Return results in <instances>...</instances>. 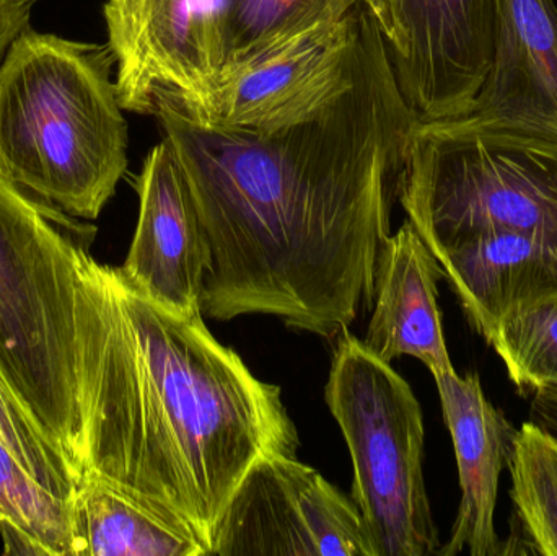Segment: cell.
Masks as SVG:
<instances>
[{
    "label": "cell",
    "instance_id": "6da1fadb",
    "mask_svg": "<svg viewBox=\"0 0 557 556\" xmlns=\"http://www.w3.org/2000/svg\"><path fill=\"white\" fill-rule=\"evenodd\" d=\"M156 118L208 238L205 316L228 322L263 313L333 338L372 307L419 120L369 7L357 10L336 87L290 123L224 127L173 110Z\"/></svg>",
    "mask_w": 557,
    "mask_h": 556
},
{
    "label": "cell",
    "instance_id": "7a4b0ae2",
    "mask_svg": "<svg viewBox=\"0 0 557 556\" xmlns=\"http://www.w3.org/2000/svg\"><path fill=\"white\" fill-rule=\"evenodd\" d=\"M85 470L212 538L245 473L268 454L297 457L281 387L260 381L206 326L103 264L87 345ZM82 472V473H84Z\"/></svg>",
    "mask_w": 557,
    "mask_h": 556
},
{
    "label": "cell",
    "instance_id": "3957f363",
    "mask_svg": "<svg viewBox=\"0 0 557 556\" xmlns=\"http://www.w3.org/2000/svg\"><path fill=\"white\" fill-rule=\"evenodd\" d=\"M97 227L0 176V371L81 479Z\"/></svg>",
    "mask_w": 557,
    "mask_h": 556
},
{
    "label": "cell",
    "instance_id": "277c9868",
    "mask_svg": "<svg viewBox=\"0 0 557 556\" xmlns=\"http://www.w3.org/2000/svg\"><path fill=\"white\" fill-rule=\"evenodd\" d=\"M110 46L28 26L0 65V176L94 221L127 172V123Z\"/></svg>",
    "mask_w": 557,
    "mask_h": 556
},
{
    "label": "cell",
    "instance_id": "5b68a950",
    "mask_svg": "<svg viewBox=\"0 0 557 556\" xmlns=\"http://www.w3.org/2000/svg\"><path fill=\"white\" fill-rule=\"evenodd\" d=\"M398 199L434 257L493 232L557 250V126L473 113L418 121Z\"/></svg>",
    "mask_w": 557,
    "mask_h": 556
},
{
    "label": "cell",
    "instance_id": "8992f818",
    "mask_svg": "<svg viewBox=\"0 0 557 556\" xmlns=\"http://www.w3.org/2000/svg\"><path fill=\"white\" fill-rule=\"evenodd\" d=\"M324 398L352 459V502L373 556H429L441 548L424 482V417L389 362L344 332Z\"/></svg>",
    "mask_w": 557,
    "mask_h": 556
},
{
    "label": "cell",
    "instance_id": "52a82bcc",
    "mask_svg": "<svg viewBox=\"0 0 557 556\" xmlns=\"http://www.w3.org/2000/svg\"><path fill=\"white\" fill-rule=\"evenodd\" d=\"M235 0H107L121 108L209 124L232 49Z\"/></svg>",
    "mask_w": 557,
    "mask_h": 556
},
{
    "label": "cell",
    "instance_id": "ba28073f",
    "mask_svg": "<svg viewBox=\"0 0 557 556\" xmlns=\"http://www.w3.org/2000/svg\"><path fill=\"white\" fill-rule=\"evenodd\" d=\"M373 556L359 509L297 457L268 454L222 512L211 556Z\"/></svg>",
    "mask_w": 557,
    "mask_h": 556
},
{
    "label": "cell",
    "instance_id": "9c48e42d",
    "mask_svg": "<svg viewBox=\"0 0 557 556\" xmlns=\"http://www.w3.org/2000/svg\"><path fill=\"white\" fill-rule=\"evenodd\" d=\"M388 9L389 59L418 120L467 114L493 61L496 0H388Z\"/></svg>",
    "mask_w": 557,
    "mask_h": 556
},
{
    "label": "cell",
    "instance_id": "30bf717a",
    "mask_svg": "<svg viewBox=\"0 0 557 556\" xmlns=\"http://www.w3.org/2000/svg\"><path fill=\"white\" fill-rule=\"evenodd\" d=\"M139 219L120 268L131 286L173 312L202 313L208 238L175 150L163 137L134 180Z\"/></svg>",
    "mask_w": 557,
    "mask_h": 556
},
{
    "label": "cell",
    "instance_id": "8fae6325",
    "mask_svg": "<svg viewBox=\"0 0 557 556\" xmlns=\"http://www.w3.org/2000/svg\"><path fill=\"white\" fill-rule=\"evenodd\" d=\"M357 9L225 72L209 124L271 129L317 107L346 72Z\"/></svg>",
    "mask_w": 557,
    "mask_h": 556
},
{
    "label": "cell",
    "instance_id": "7c38bea8",
    "mask_svg": "<svg viewBox=\"0 0 557 556\" xmlns=\"http://www.w3.org/2000/svg\"><path fill=\"white\" fill-rule=\"evenodd\" d=\"M444 420L450 431L460 477L461 502L451 538L438 556L509 555L507 542L496 531L497 493L509 469L517 428L494 407L476 374L457 371L434 375Z\"/></svg>",
    "mask_w": 557,
    "mask_h": 556
},
{
    "label": "cell",
    "instance_id": "4fadbf2b",
    "mask_svg": "<svg viewBox=\"0 0 557 556\" xmlns=\"http://www.w3.org/2000/svg\"><path fill=\"white\" fill-rule=\"evenodd\" d=\"M437 258L411 222L389 235L379 254L372 319L363 345L385 362L401 356L421 361L432 375L455 371L445 343Z\"/></svg>",
    "mask_w": 557,
    "mask_h": 556
},
{
    "label": "cell",
    "instance_id": "5bb4252c",
    "mask_svg": "<svg viewBox=\"0 0 557 556\" xmlns=\"http://www.w3.org/2000/svg\"><path fill=\"white\" fill-rule=\"evenodd\" d=\"M435 258L486 343L507 317L557 299V250L529 235H474Z\"/></svg>",
    "mask_w": 557,
    "mask_h": 556
},
{
    "label": "cell",
    "instance_id": "9a60e30c",
    "mask_svg": "<svg viewBox=\"0 0 557 556\" xmlns=\"http://www.w3.org/2000/svg\"><path fill=\"white\" fill-rule=\"evenodd\" d=\"M468 113L557 126L555 0H496L493 61Z\"/></svg>",
    "mask_w": 557,
    "mask_h": 556
},
{
    "label": "cell",
    "instance_id": "2e32d148",
    "mask_svg": "<svg viewBox=\"0 0 557 556\" xmlns=\"http://www.w3.org/2000/svg\"><path fill=\"white\" fill-rule=\"evenodd\" d=\"M74 556H209L178 519L85 470L71 499Z\"/></svg>",
    "mask_w": 557,
    "mask_h": 556
},
{
    "label": "cell",
    "instance_id": "e0dca14e",
    "mask_svg": "<svg viewBox=\"0 0 557 556\" xmlns=\"http://www.w3.org/2000/svg\"><path fill=\"white\" fill-rule=\"evenodd\" d=\"M359 5L369 7L388 39L393 29L388 0H235L225 72L318 26L343 22Z\"/></svg>",
    "mask_w": 557,
    "mask_h": 556
},
{
    "label": "cell",
    "instance_id": "ac0fdd59",
    "mask_svg": "<svg viewBox=\"0 0 557 556\" xmlns=\"http://www.w3.org/2000/svg\"><path fill=\"white\" fill-rule=\"evenodd\" d=\"M509 470L520 531L510 555H517L522 541L525 554L557 556L556 434L527 421L517 431Z\"/></svg>",
    "mask_w": 557,
    "mask_h": 556
},
{
    "label": "cell",
    "instance_id": "d6986e66",
    "mask_svg": "<svg viewBox=\"0 0 557 556\" xmlns=\"http://www.w3.org/2000/svg\"><path fill=\"white\" fill-rule=\"evenodd\" d=\"M0 526L35 539L48 556H74L71 503L39 485L2 443Z\"/></svg>",
    "mask_w": 557,
    "mask_h": 556
},
{
    "label": "cell",
    "instance_id": "ffe728a7",
    "mask_svg": "<svg viewBox=\"0 0 557 556\" xmlns=\"http://www.w3.org/2000/svg\"><path fill=\"white\" fill-rule=\"evenodd\" d=\"M487 345L523 395L557 387V299L507 317Z\"/></svg>",
    "mask_w": 557,
    "mask_h": 556
},
{
    "label": "cell",
    "instance_id": "44dd1931",
    "mask_svg": "<svg viewBox=\"0 0 557 556\" xmlns=\"http://www.w3.org/2000/svg\"><path fill=\"white\" fill-rule=\"evenodd\" d=\"M0 443L49 493L71 503L78 475L0 371Z\"/></svg>",
    "mask_w": 557,
    "mask_h": 556
},
{
    "label": "cell",
    "instance_id": "7402d4cb",
    "mask_svg": "<svg viewBox=\"0 0 557 556\" xmlns=\"http://www.w3.org/2000/svg\"><path fill=\"white\" fill-rule=\"evenodd\" d=\"M36 0H0V65L16 36L28 28Z\"/></svg>",
    "mask_w": 557,
    "mask_h": 556
},
{
    "label": "cell",
    "instance_id": "603a6c76",
    "mask_svg": "<svg viewBox=\"0 0 557 556\" xmlns=\"http://www.w3.org/2000/svg\"><path fill=\"white\" fill-rule=\"evenodd\" d=\"M530 421L546 428L557 436V387H546L533 394Z\"/></svg>",
    "mask_w": 557,
    "mask_h": 556
}]
</instances>
